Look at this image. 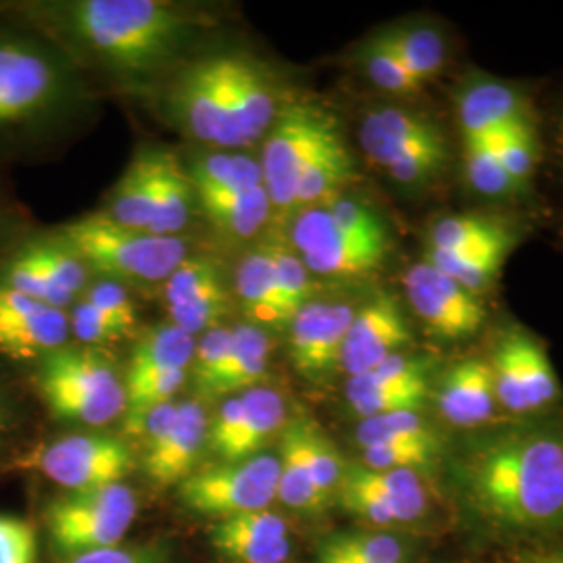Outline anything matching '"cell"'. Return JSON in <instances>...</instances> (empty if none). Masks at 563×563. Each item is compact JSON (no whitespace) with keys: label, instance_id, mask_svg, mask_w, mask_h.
Here are the masks:
<instances>
[{"label":"cell","instance_id":"6da1fadb","mask_svg":"<svg viewBox=\"0 0 563 563\" xmlns=\"http://www.w3.org/2000/svg\"><path fill=\"white\" fill-rule=\"evenodd\" d=\"M0 15L30 25L63 53L92 55L123 78L167 69L201 27L188 11L157 0L21 2L0 7Z\"/></svg>","mask_w":563,"mask_h":563},{"label":"cell","instance_id":"7a4b0ae2","mask_svg":"<svg viewBox=\"0 0 563 563\" xmlns=\"http://www.w3.org/2000/svg\"><path fill=\"white\" fill-rule=\"evenodd\" d=\"M455 481L467 507L490 528L547 532L563 523V434L520 426L481 437L457 457Z\"/></svg>","mask_w":563,"mask_h":563},{"label":"cell","instance_id":"3957f363","mask_svg":"<svg viewBox=\"0 0 563 563\" xmlns=\"http://www.w3.org/2000/svg\"><path fill=\"white\" fill-rule=\"evenodd\" d=\"M80 99L74 63L21 21L0 15V151L41 141Z\"/></svg>","mask_w":563,"mask_h":563},{"label":"cell","instance_id":"277c9868","mask_svg":"<svg viewBox=\"0 0 563 563\" xmlns=\"http://www.w3.org/2000/svg\"><path fill=\"white\" fill-rule=\"evenodd\" d=\"M32 384L51 416L63 422L107 426L125 413V383L97 346L65 344L32 365Z\"/></svg>","mask_w":563,"mask_h":563},{"label":"cell","instance_id":"5b68a950","mask_svg":"<svg viewBox=\"0 0 563 563\" xmlns=\"http://www.w3.org/2000/svg\"><path fill=\"white\" fill-rule=\"evenodd\" d=\"M88 269L113 282H165L188 257L181 236H159L125 228L104 213H90L55 230Z\"/></svg>","mask_w":563,"mask_h":563},{"label":"cell","instance_id":"8992f818","mask_svg":"<svg viewBox=\"0 0 563 563\" xmlns=\"http://www.w3.org/2000/svg\"><path fill=\"white\" fill-rule=\"evenodd\" d=\"M197 339L181 332L174 323L151 328L130 357L125 369V413L128 434H142L148 416L174 399L195 360Z\"/></svg>","mask_w":563,"mask_h":563},{"label":"cell","instance_id":"52a82bcc","mask_svg":"<svg viewBox=\"0 0 563 563\" xmlns=\"http://www.w3.org/2000/svg\"><path fill=\"white\" fill-rule=\"evenodd\" d=\"M139 514V501L125 484L71 490L46 505L44 522L51 543L65 555L121 543Z\"/></svg>","mask_w":563,"mask_h":563},{"label":"cell","instance_id":"ba28073f","mask_svg":"<svg viewBox=\"0 0 563 563\" xmlns=\"http://www.w3.org/2000/svg\"><path fill=\"white\" fill-rule=\"evenodd\" d=\"M280 460L260 453L242 462H220L197 467L178 484L184 507L213 522L249 511L269 509L278 501Z\"/></svg>","mask_w":563,"mask_h":563},{"label":"cell","instance_id":"9c48e42d","mask_svg":"<svg viewBox=\"0 0 563 563\" xmlns=\"http://www.w3.org/2000/svg\"><path fill=\"white\" fill-rule=\"evenodd\" d=\"M336 132V121L309 102H286L263 139L260 163L272 209L295 213L302 169Z\"/></svg>","mask_w":563,"mask_h":563},{"label":"cell","instance_id":"30bf717a","mask_svg":"<svg viewBox=\"0 0 563 563\" xmlns=\"http://www.w3.org/2000/svg\"><path fill=\"white\" fill-rule=\"evenodd\" d=\"M15 463L71 493L121 484L134 470L136 455L120 437L76 432L25 451Z\"/></svg>","mask_w":563,"mask_h":563},{"label":"cell","instance_id":"8fae6325","mask_svg":"<svg viewBox=\"0 0 563 563\" xmlns=\"http://www.w3.org/2000/svg\"><path fill=\"white\" fill-rule=\"evenodd\" d=\"M90 269L57 232L21 239L0 257V286L57 309H69L88 286Z\"/></svg>","mask_w":563,"mask_h":563},{"label":"cell","instance_id":"7c38bea8","mask_svg":"<svg viewBox=\"0 0 563 563\" xmlns=\"http://www.w3.org/2000/svg\"><path fill=\"white\" fill-rule=\"evenodd\" d=\"M290 241L309 274L325 278H357L383 265L390 239H365L344 230L328 205L295 213Z\"/></svg>","mask_w":563,"mask_h":563},{"label":"cell","instance_id":"4fadbf2b","mask_svg":"<svg viewBox=\"0 0 563 563\" xmlns=\"http://www.w3.org/2000/svg\"><path fill=\"white\" fill-rule=\"evenodd\" d=\"M236 53L209 55L186 65L169 95V107L192 139L234 148L230 121V81Z\"/></svg>","mask_w":563,"mask_h":563},{"label":"cell","instance_id":"5bb4252c","mask_svg":"<svg viewBox=\"0 0 563 563\" xmlns=\"http://www.w3.org/2000/svg\"><path fill=\"white\" fill-rule=\"evenodd\" d=\"M209 418L201 401L157 407L142 428V465L155 486H178L199 465L209 441Z\"/></svg>","mask_w":563,"mask_h":563},{"label":"cell","instance_id":"9a60e30c","mask_svg":"<svg viewBox=\"0 0 563 563\" xmlns=\"http://www.w3.org/2000/svg\"><path fill=\"white\" fill-rule=\"evenodd\" d=\"M402 288L413 313L439 339L462 341L483 328L486 309L481 299L430 263L411 265Z\"/></svg>","mask_w":563,"mask_h":563},{"label":"cell","instance_id":"2e32d148","mask_svg":"<svg viewBox=\"0 0 563 563\" xmlns=\"http://www.w3.org/2000/svg\"><path fill=\"white\" fill-rule=\"evenodd\" d=\"M69 336L65 309L0 286V357L34 365L69 344Z\"/></svg>","mask_w":563,"mask_h":563},{"label":"cell","instance_id":"e0dca14e","mask_svg":"<svg viewBox=\"0 0 563 563\" xmlns=\"http://www.w3.org/2000/svg\"><path fill=\"white\" fill-rule=\"evenodd\" d=\"M351 302L309 301L288 323L290 362L305 380L318 383L339 369L342 342L355 318Z\"/></svg>","mask_w":563,"mask_h":563},{"label":"cell","instance_id":"ac0fdd59","mask_svg":"<svg viewBox=\"0 0 563 563\" xmlns=\"http://www.w3.org/2000/svg\"><path fill=\"white\" fill-rule=\"evenodd\" d=\"M426 357L397 353L372 372L346 384V402L360 418H376L397 411H420L430 395Z\"/></svg>","mask_w":563,"mask_h":563},{"label":"cell","instance_id":"d6986e66","mask_svg":"<svg viewBox=\"0 0 563 563\" xmlns=\"http://www.w3.org/2000/svg\"><path fill=\"white\" fill-rule=\"evenodd\" d=\"M169 323L190 336L222 325L230 313V295L222 269L211 257H186L165 280Z\"/></svg>","mask_w":563,"mask_h":563},{"label":"cell","instance_id":"ffe728a7","mask_svg":"<svg viewBox=\"0 0 563 563\" xmlns=\"http://www.w3.org/2000/svg\"><path fill=\"white\" fill-rule=\"evenodd\" d=\"M367 159L384 169L420 155H446L441 128L428 115L395 104L374 107L360 125Z\"/></svg>","mask_w":563,"mask_h":563},{"label":"cell","instance_id":"44dd1931","mask_svg":"<svg viewBox=\"0 0 563 563\" xmlns=\"http://www.w3.org/2000/svg\"><path fill=\"white\" fill-rule=\"evenodd\" d=\"M409 344L411 330L401 305L390 295H376L355 311L342 342L339 369L351 378L363 376Z\"/></svg>","mask_w":563,"mask_h":563},{"label":"cell","instance_id":"7402d4cb","mask_svg":"<svg viewBox=\"0 0 563 563\" xmlns=\"http://www.w3.org/2000/svg\"><path fill=\"white\" fill-rule=\"evenodd\" d=\"M280 90L276 78L262 63L242 53L234 55L230 81V121L234 148L249 146L265 139L276 118L280 115Z\"/></svg>","mask_w":563,"mask_h":563},{"label":"cell","instance_id":"603a6c76","mask_svg":"<svg viewBox=\"0 0 563 563\" xmlns=\"http://www.w3.org/2000/svg\"><path fill=\"white\" fill-rule=\"evenodd\" d=\"M209 543L234 563H286L292 553L290 526L272 509L249 511L211 523Z\"/></svg>","mask_w":563,"mask_h":563},{"label":"cell","instance_id":"cb8c5ba5","mask_svg":"<svg viewBox=\"0 0 563 563\" xmlns=\"http://www.w3.org/2000/svg\"><path fill=\"white\" fill-rule=\"evenodd\" d=\"M434 402L451 426L478 428L490 422L499 402L488 362L463 360L451 365L434 390Z\"/></svg>","mask_w":563,"mask_h":563},{"label":"cell","instance_id":"d4e9b609","mask_svg":"<svg viewBox=\"0 0 563 563\" xmlns=\"http://www.w3.org/2000/svg\"><path fill=\"white\" fill-rule=\"evenodd\" d=\"M455 113L463 141L483 139L518 121L530 120L522 92L505 81L474 78L455 95Z\"/></svg>","mask_w":563,"mask_h":563},{"label":"cell","instance_id":"484cf974","mask_svg":"<svg viewBox=\"0 0 563 563\" xmlns=\"http://www.w3.org/2000/svg\"><path fill=\"white\" fill-rule=\"evenodd\" d=\"M234 295L251 323L263 330L290 323V316L282 301L272 244L257 246L242 257L234 272Z\"/></svg>","mask_w":563,"mask_h":563},{"label":"cell","instance_id":"4316f807","mask_svg":"<svg viewBox=\"0 0 563 563\" xmlns=\"http://www.w3.org/2000/svg\"><path fill=\"white\" fill-rule=\"evenodd\" d=\"M159 151L162 148L142 146L132 157L120 181L109 192L107 209L102 211L109 220L125 228L151 232L157 201Z\"/></svg>","mask_w":563,"mask_h":563},{"label":"cell","instance_id":"83f0119b","mask_svg":"<svg viewBox=\"0 0 563 563\" xmlns=\"http://www.w3.org/2000/svg\"><path fill=\"white\" fill-rule=\"evenodd\" d=\"M272 339L267 330L255 323H239L232 328V342L222 367L209 384L207 399H225L260 386L267 372Z\"/></svg>","mask_w":563,"mask_h":563},{"label":"cell","instance_id":"f1b7e54d","mask_svg":"<svg viewBox=\"0 0 563 563\" xmlns=\"http://www.w3.org/2000/svg\"><path fill=\"white\" fill-rule=\"evenodd\" d=\"M280 483L278 501L301 514H318L323 504L307 457V418L286 422L280 434Z\"/></svg>","mask_w":563,"mask_h":563},{"label":"cell","instance_id":"f546056e","mask_svg":"<svg viewBox=\"0 0 563 563\" xmlns=\"http://www.w3.org/2000/svg\"><path fill=\"white\" fill-rule=\"evenodd\" d=\"M241 428L223 462H242L260 455L263 446L286 426V402L276 388L260 384L241 393Z\"/></svg>","mask_w":563,"mask_h":563},{"label":"cell","instance_id":"4dcf8cb0","mask_svg":"<svg viewBox=\"0 0 563 563\" xmlns=\"http://www.w3.org/2000/svg\"><path fill=\"white\" fill-rule=\"evenodd\" d=\"M516 236L509 223L490 216H444L430 225L428 249L446 253L511 251Z\"/></svg>","mask_w":563,"mask_h":563},{"label":"cell","instance_id":"1f68e13d","mask_svg":"<svg viewBox=\"0 0 563 563\" xmlns=\"http://www.w3.org/2000/svg\"><path fill=\"white\" fill-rule=\"evenodd\" d=\"M197 202L213 228L234 241H246L260 234L274 211L265 186L242 192L199 195Z\"/></svg>","mask_w":563,"mask_h":563},{"label":"cell","instance_id":"d6a6232c","mask_svg":"<svg viewBox=\"0 0 563 563\" xmlns=\"http://www.w3.org/2000/svg\"><path fill=\"white\" fill-rule=\"evenodd\" d=\"M353 178V157L346 151L339 130L323 142L318 153L302 169L301 180L297 186L295 213L318 207L323 202L334 201L342 186Z\"/></svg>","mask_w":563,"mask_h":563},{"label":"cell","instance_id":"836d02e7","mask_svg":"<svg viewBox=\"0 0 563 563\" xmlns=\"http://www.w3.org/2000/svg\"><path fill=\"white\" fill-rule=\"evenodd\" d=\"M197 201L195 186L188 178L186 167L169 151H159L157 172V201L151 234L180 236L181 230L192 218V207Z\"/></svg>","mask_w":563,"mask_h":563},{"label":"cell","instance_id":"e575fe53","mask_svg":"<svg viewBox=\"0 0 563 563\" xmlns=\"http://www.w3.org/2000/svg\"><path fill=\"white\" fill-rule=\"evenodd\" d=\"M197 197L211 192H242L263 186L262 163L244 153H205L186 167Z\"/></svg>","mask_w":563,"mask_h":563},{"label":"cell","instance_id":"d590c367","mask_svg":"<svg viewBox=\"0 0 563 563\" xmlns=\"http://www.w3.org/2000/svg\"><path fill=\"white\" fill-rule=\"evenodd\" d=\"M355 474L367 484L376 495L383 497L399 523L420 522L430 511V493L422 481V474L411 470H367L363 465H353Z\"/></svg>","mask_w":563,"mask_h":563},{"label":"cell","instance_id":"8d00e7d4","mask_svg":"<svg viewBox=\"0 0 563 563\" xmlns=\"http://www.w3.org/2000/svg\"><path fill=\"white\" fill-rule=\"evenodd\" d=\"M378 36L422 86L441 74L446 46L439 30L430 25H399L384 30Z\"/></svg>","mask_w":563,"mask_h":563},{"label":"cell","instance_id":"74e56055","mask_svg":"<svg viewBox=\"0 0 563 563\" xmlns=\"http://www.w3.org/2000/svg\"><path fill=\"white\" fill-rule=\"evenodd\" d=\"M516 353L522 374L523 397L526 411H539L562 397V388L549 353L544 351L543 342L537 341L522 328H511Z\"/></svg>","mask_w":563,"mask_h":563},{"label":"cell","instance_id":"f35d334b","mask_svg":"<svg viewBox=\"0 0 563 563\" xmlns=\"http://www.w3.org/2000/svg\"><path fill=\"white\" fill-rule=\"evenodd\" d=\"M509 251H484V253H446L426 249V263L443 272L451 280L462 284L470 292L478 295L499 278L505 257Z\"/></svg>","mask_w":563,"mask_h":563},{"label":"cell","instance_id":"ab89813d","mask_svg":"<svg viewBox=\"0 0 563 563\" xmlns=\"http://www.w3.org/2000/svg\"><path fill=\"white\" fill-rule=\"evenodd\" d=\"M483 139L497 153L507 174L523 190L532 180L537 162H539V144H537L532 121H518L514 125H507L504 130L490 132Z\"/></svg>","mask_w":563,"mask_h":563},{"label":"cell","instance_id":"60d3db41","mask_svg":"<svg viewBox=\"0 0 563 563\" xmlns=\"http://www.w3.org/2000/svg\"><path fill=\"white\" fill-rule=\"evenodd\" d=\"M320 549L346 563H407L409 558L407 544L384 532H342L328 537Z\"/></svg>","mask_w":563,"mask_h":563},{"label":"cell","instance_id":"b9f144b4","mask_svg":"<svg viewBox=\"0 0 563 563\" xmlns=\"http://www.w3.org/2000/svg\"><path fill=\"white\" fill-rule=\"evenodd\" d=\"M463 165L465 180L483 197L504 199L522 190L484 139L463 141Z\"/></svg>","mask_w":563,"mask_h":563},{"label":"cell","instance_id":"7bdbcfd3","mask_svg":"<svg viewBox=\"0 0 563 563\" xmlns=\"http://www.w3.org/2000/svg\"><path fill=\"white\" fill-rule=\"evenodd\" d=\"M441 455V439L434 441H390L362 449V465L367 470H411L430 472Z\"/></svg>","mask_w":563,"mask_h":563},{"label":"cell","instance_id":"ee69618b","mask_svg":"<svg viewBox=\"0 0 563 563\" xmlns=\"http://www.w3.org/2000/svg\"><path fill=\"white\" fill-rule=\"evenodd\" d=\"M441 439L439 432L423 420L420 411H397L367 418L357 423L355 441L365 449L372 444L390 441H434Z\"/></svg>","mask_w":563,"mask_h":563},{"label":"cell","instance_id":"f6af8a7d","mask_svg":"<svg viewBox=\"0 0 563 563\" xmlns=\"http://www.w3.org/2000/svg\"><path fill=\"white\" fill-rule=\"evenodd\" d=\"M360 60L365 69V76L384 92L409 97L422 90V84L407 71V67L397 59V55L378 34L363 44Z\"/></svg>","mask_w":563,"mask_h":563},{"label":"cell","instance_id":"bcb514c9","mask_svg":"<svg viewBox=\"0 0 563 563\" xmlns=\"http://www.w3.org/2000/svg\"><path fill=\"white\" fill-rule=\"evenodd\" d=\"M488 365L495 380V395L497 402L514 416H522L526 411V397H523L522 374L516 353V342L511 328L501 334L495 342L493 353L488 357Z\"/></svg>","mask_w":563,"mask_h":563},{"label":"cell","instance_id":"7dc6e473","mask_svg":"<svg viewBox=\"0 0 563 563\" xmlns=\"http://www.w3.org/2000/svg\"><path fill=\"white\" fill-rule=\"evenodd\" d=\"M307 457L311 465L313 483L323 499V504H330L332 497L339 495L344 465L341 455L330 443V439L320 430V426L307 418Z\"/></svg>","mask_w":563,"mask_h":563},{"label":"cell","instance_id":"c3c4849f","mask_svg":"<svg viewBox=\"0 0 563 563\" xmlns=\"http://www.w3.org/2000/svg\"><path fill=\"white\" fill-rule=\"evenodd\" d=\"M274 246V263L280 284L282 301L292 320V316L301 309L302 305L311 301V280L309 269L302 265L301 257L284 246Z\"/></svg>","mask_w":563,"mask_h":563},{"label":"cell","instance_id":"681fc988","mask_svg":"<svg viewBox=\"0 0 563 563\" xmlns=\"http://www.w3.org/2000/svg\"><path fill=\"white\" fill-rule=\"evenodd\" d=\"M232 342V328L218 325L213 330H207L201 334V339L197 341L195 349V360H192V380L197 393L205 397L209 384L213 383V378L218 376L223 360L228 355Z\"/></svg>","mask_w":563,"mask_h":563},{"label":"cell","instance_id":"f907efd6","mask_svg":"<svg viewBox=\"0 0 563 563\" xmlns=\"http://www.w3.org/2000/svg\"><path fill=\"white\" fill-rule=\"evenodd\" d=\"M67 316H69L71 336H76L86 346L121 341V339L130 336L111 318H107L95 305H90V302L84 301V299L74 302L67 309Z\"/></svg>","mask_w":563,"mask_h":563},{"label":"cell","instance_id":"816d5d0a","mask_svg":"<svg viewBox=\"0 0 563 563\" xmlns=\"http://www.w3.org/2000/svg\"><path fill=\"white\" fill-rule=\"evenodd\" d=\"M84 301L95 305L128 334L136 328V307L120 282L104 280L84 290Z\"/></svg>","mask_w":563,"mask_h":563},{"label":"cell","instance_id":"f5cc1de1","mask_svg":"<svg viewBox=\"0 0 563 563\" xmlns=\"http://www.w3.org/2000/svg\"><path fill=\"white\" fill-rule=\"evenodd\" d=\"M38 539L34 526L0 514V563H36Z\"/></svg>","mask_w":563,"mask_h":563},{"label":"cell","instance_id":"db71d44e","mask_svg":"<svg viewBox=\"0 0 563 563\" xmlns=\"http://www.w3.org/2000/svg\"><path fill=\"white\" fill-rule=\"evenodd\" d=\"M162 547H107L67 555L63 563H163Z\"/></svg>","mask_w":563,"mask_h":563},{"label":"cell","instance_id":"11a10c76","mask_svg":"<svg viewBox=\"0 0 563 563\" xmlns=\"http://www.w3.org/2000/svg\"><path fill=\"white\" fill-rule=\"evenodd\" d=\"M21 430V413L13 395L0 383V462L7 460Z\"/></svg>","mask_w":563,"mask_h":563},{"label":"cell","instance_id":"9f6ffc18","mask_svg":"<svg viewBox=\"0 0 563 563\" xmlns=\"http://www.w3.org/2000/svg\"><path fill=\"white\" fill-rule=\"evenodd\" d=\"M555 151H558V155L563 162V113L555 123Z\"/></svg>","mask_w":563,"mask_h":563},{"label":"cell","instance_id":"6f0895ef","mask_svg":"<svg viewBox=\"0 0 563 563\" xmlns=\"http://www.w3.org/2000/svg\"><path fill=\"white\" fill-rule=\"evenodd\" d=\"M318 563H342L341 560H336V558H332L330 553H325V551H320L318 549Z\"/></svg>","mask_w":563,"mask_h":563},{"label":"cell","instance_id":"680465c9","mask_svg":"<svg viewBox=\"0 0 563 563\" xmlns=\"http://www.w3.org/2000/svg\"><path fill=\"white\" fill-rule=\"evenodd\" d=\"M4 225H7V209H4V207H2V202H0V234H2Z\"/></svg>","mask_w":563,"mask_h":563}]
</instances>
